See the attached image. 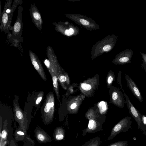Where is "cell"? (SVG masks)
Returning a JSON list of instances; mask_svg holds the SVG:
<instances>
[{
    "label": "cell",
    "instance_id": "cell-6",
    "mask_svg": "<svg viewBox=\"0 0 146 146\" xmlns=\"http://www.w3.org/2000/svg\"><path fill=\"white\" fill-rule=\"evenodd\" d=\"M126 98L125 102L128 109L129 113L133 117L137 123L138 129H140L143 133L146 135V128L143 124L141 118V114L135 108L131 102L128 96L123 91Z\"/></svg>",
    "mask_w": 146,
    "mask_h": 146
},
{
    "label": "cell",
    "instance_id": "cell-19",
    "mask_svg": "<svg viewBox=\"0 0 146 146\" xmlns=\"http://www.w3.org/2000/svg\"><path fill=\"white\" fill-rule=\"evenodd\" d=\"M81 86L83 90L86 91L89 90L92 88L90 85L85 83H82L81 84Z\"/></svg>",
    "mask_w": 146,
    "mask_h": 146
},
{
    "label": "cell",
    "instance_id": "cell-5",
    "mask_svg": "<svg viewBox=\"0 0 146 146\" xmlns=\"http://www.w3.org/2000/svg\"><path fill=\"white\" fill-rule=\"evenodd\" d=\"M56 29L62 35L68 36L77 35L80 29L73 24L68 22L58 23L55 25Z\"/></svg>",
    "mask_w": 146,
    "mask_h": 146
},
{
    "label": "cell",
    "instance_id": "cell-9",
    "mask_svg": "<svg viewBox=\"0 0 146 146\" xmlns=\"http://www.w3.org/2000/svg\"><path fill=\"white\" fill-rule=\"evenodd\" d=\"M30 58L34 68L42 78L44 81L47 80L46 76L41 63L36 54L31 51H29Z\"/></svg>",
    "mask_w": 146,
    "mask_h": 146
},
{
    "label": "cell",
    "instance_id": "cell-14",
    "mask_svg": "<svg viewBox=\"0 0 146 146\" xmlns=\"http://www.w3.org/2000/svg\"><path fill=\"white\" fill-rule=\"evenodd\" d=\"M101 143L100 137L97 136L86 142L81 146H100Z\"/></svg>",
    "mask_w": 146,
    "mask_h": 146
},
{
    "label": "cell",
    "instance_id": "cell-26",
    "mask_svg": "<svg viewBox=\"0 0 146 146\" xmlns=\"http://www.w3.org/2000/svg\"><path fill=\"white\" fill-rule=\"evenodd\" d=\"M142 67L146 72V61H145V63L142 65Z\"/></svg>",
    "mask_w": 146,
    "mask_h": 146
},
{
    "label": "cell",
    "instance_id": "cell-12",
    "mask_svg": "<svg viewBox=\"0 0 146 146\" xmlns=\"http://www.w3.org/2000/svg\"><path fill=\"white\" fill-rule=\"evenodd\" d=\"M30 13L33 23L36 27L41 30L42 20L39 11L34 5H32L31 6Z\"/></svg>",
    "mask_w": 146,
    "mask_h": 146
},
{
    "label": "cell",
    "instance_id": "cell-16",
    "mask_svg": "<svg viewBox=\"0 0 146 146\" xmlns=\"http://www.w3.org/2000/svg\"><path fill=\"white\" fill-rule=\"evenodd\" d=\"M51 75L52 78L53 88L58 98V100L59 92L58 90V83L57 81L58 78L57 76L54 74H51Z\"/></svg>",
    "mask_w": 146,
    "mask_h": 146
},
{
    "label": "cell",
    "instance_id": "cell-21",
    "mask_svg": "<svg viewBox=\"0 0 146 146\" xmlns=\"http://www.w3.org/2000/svg\"><path fill=\"white\" fill-rule=\"evenodd\" d=\"M7 135V131L3 129L2 131L1 134L0 135V138L1 137L2 139H4L6 138Z\"/></svg>",
    "mask_w": 146,
    "mask_h": 146
},
{
    "label": "cell",
    "instance_id": "cell-2",
    "mask_svg": "<svg viewBox=\"0 0 146 146\" xmlns=\"http://www.w3.org/2000/svg\"><path fill=\"white\" fill-rule=\"evenodd\" d=\"M65 16L87 30L92 31L100 29L99 26L94 20L86 16L79 14L70 13L65 14Z\"/></svg>",
    "mask_w": 146,
    "mask_h": 146
},
{
    "label": "cell",
    "instance_id": "cell-28",
    "mask_svg": "<svg viewBox=\"0 0 146 146\" xmlns=\"http://www.w3.org/2000/svg\"><path fill=\"white\" fill-rule=\"evenodd\" d=\"M17 133L18 134H21V135H23L24 134V133L23 132H21V131H19Z\"/></svg>",
    "mask_w": 146,
    "mask_h": 146
},
{
    "label": "cell",
    "instance_id": "cell-10",
    "mask_svg": "<svg viewBox=\"0 0 146 146\" xmlns=\"http://www.w3.org/2000/svg\"><path fill=\"white\" fill-rule=\"evenodd\" d=\"M13 111L16 120L20 125H24L26 121V115L20 108L17 97L13 100Z\"/></svg>",
    "mask_w": 146,
    "mask_h": 146
},
{
    "label": "cell",
    "instance_id": "cell-27",
    "mask_svg": "<svg viewBox=\"0 0 146 146\" xmlns=\"http://www.w3.org/2000/svg\"><path fill=\"white\" fill-rule=\"evenodd\" d=\"M76 103H73L71 105L70 108L72 109H74L76 107Z\"/></svg>",
    "mask_w": 146,
    "mask_h": 146
},
{
    "label": "cell",
    "instance_id": "cell-13",
    "mask_svg": "<svg viewBox=\"0 0 146 146\" xmlns=\"http://www.w3.org/2000/svg\"><path fill=\"white\" fill-rule=\"evenodd\" d=\"M35 133L36 139L40 142L45 143L51 141L50 137L42 130L36 129Z\"/></svg>",
    "mask_w": 146,
    "mask_h": 146
},
{
    "label": "cell",
    "instance_id": "cell-3",
    "mask_svg": "<svg viewBox=\"0 0 146 146\" xmlns=\"http://www.w3.org/2000/svg\"><path fill=\"white\" fill-rule=\"evenodd\" d=\"M54 110V99L53 93L50 92L46 97L43 109V116L46 123L50 122L53 118Z\"/></svg>",
    "mask_w": 146,
    "mask_h": 146
},
{
    "label": "cell",
    "instance_id": "cell-18",
    "mask_svg": "<svg viewBox=\"0 0 146 146\" xmlns=\"http://www.w3.org/2000/svg\"><path fill=\"white\" fill-rule=\"evenodd\" d=\"M129 58L126 56L120 57L118 60L119 62L121 63H125L129 62Z\"/></svg>",
    "mask_w": 146,
    "mask_h": 146
},
{
    "label": "cell",
    "instance_id": "cell-23",
    "mask_svg": "<svg viewBox=\"0 0 146 146\" xmlns=\"http://www.w3.org/2000/svg\"><path fill=\"white\" fill-rule=\"evenodd\" d=\"M66 80V77L64 75L60 76L59 78L60 81L61 82H65Z\"/></svg>",
    "mask_w": 146,
    "mask_h": 146
},
{
    "label": "cell",
    "instance_id": "cell-8",
    "mask_svg": "<svg viewBox=\"0 0 146 146\" xmlns=\"http://www.w3.org/2000/svg\"><path fill=\"white\" fill-rule=\"evenodd\" d=\"M23 8L20 6L19 8L17 18L16 22L12 29L11 36L14 39L19 40L21 35V32L23 27L22 21Z\"/></svg>",
    "mask_w": 146,
    "mask_h": 146
},
{
    "label": "cell",
    "instance_id": "cell-25",
    "mask_svg": "<svg viewBox=\"0 0 146 146\" xmlns=\"http://www.w3.org/2000/svg\"><path fill=\"white\" fill-rule=\"evenodd\" d=\"M113 78L112 76H110L108 79V83L110 84L113 81Z\"/></svg>",
    "mask_w": 146,
    "mask_h": 146
},
{
    "label": "cell",
    "instance_id": "cell-22",
    "mask_svg": "<svg viewBox=\"0 0 146 146\" xmlns=\"http://www.w3.org/2000/svg\"><path fill=\"white\" fill-rule=\"evenodd\" d=\"M141 118L143 124L146 128V115L141 114Z\"/></svg>",
    "mask_w": 146,
    "mask_h": 146
},
{
    "label": "cell",
    "instance_id": "cell-20",
    "mask_svg": "<svg viewBox=\"0 0 146 146\" xmlns=\"http://www.w3.org/2000/svg\"><path fill=\"white\" fill-rule=\"evenodd\" d=\"M44 92H40L36 100V104L38 105L39 104L42 99V97L44 95Z\"/></svg>",
    "mask_w": 146,
    "mask_h": 146
},
{
    "label": "cell",
    "instance_id": "cell-29",
    "mask_svg": "<svg viewBox=\"0 0 146 146\" xmlns=\"http://www.w3.org/2000/svg\"><path fill=\"white\" fill-rule=\"evenodd\" d=\"M10 146H15L13 144H12L11 143V145H10Z\"/></svg>",
    "mask_w": 146,
    "mask_h": 146
},
{
    "label": "cell",
    "instance_id": "cell-1",
    "mask_svg": "<svg viewBox=\"0 0 146 146\" xmlns=\"http://www.w3.org/2000/svg\"><path fill=\"white\" fill-rule=\"evenodd\" d=\"M113 36L112 35H108L94 44L92 47V57L95 58L110 51L114 43Z\"/></svg>",
    "mask_w": 146,
    "mask_h": 146
},
{
    "label": "cell",
    "instance_id": "cell-24",
    "mask_svg": "<svg viewBox=\"0 0 146 146\" xmlns=\"http://www.w3.org/2000/svg\"><path fill=\"white\" fill-rule=\"evenodd\" d=\"M100 105L102 106V109L103 110H105L106 109V107L104 102H101Z\"/></svg>",
    "mask_w": 146,
    "mask_h": 146
},
{
    "label": "cell",
    "instance_id": "cell-11",
    "mask_svg": "<svg viewBox=\"0 0 146 146\" xmlns=\"http://www.w3.org/2000/svg\"><path fill=\"white\" fill-rule=\"evenodd\" d=\"M127 86L133 95L141 102L143 101V97L139 90L136 83L128 75L125 74Z\"/></svg>",
    "mask_w": 146,
    "mask_h": 146
},
{
    "label": "cell",
    "instance_id": "cell-4",
    "mask_svg": "<svg viewBox=\"0 0 146 146\" xmlns=\"http://www.w3.org/2000/svg\"><path fill=\"white\" fill-rule=\"evenodd\" d=\"M131 123L130 117L127 116L125 117L113 127L107 139L111 140L118 134L128 131L130 128Z\"/></svg>",
    "mask_w": 146,
    "mask_h": 146
},
{
    "label": "cell",
    "instance_id": "cell-7",
    "mask_svg": "<svg viewBox=\"0 0 146 146\" xmlns=\"http://www.w3.org/2000/svg\"><path fill=\"white\" fill-rule=\"evenodd\" d=\"M51 48H47V53L48 60L46 59L44 63L50 75L54 74L57 76L58 63L56 57Z\"/></svg>",
    "mask_w": 146,
    "mask_h": 146
},
{
    "label": "cell",
    "instance_id": "cell-15",
    "mask_svg": "<svg viewBox=\"0 0 146 146\" xmlns=\"http://www.w3.org/2000/svg\"><path fill=\"white\" fill-rule=\"evenodd\" d=\"M65 131L62 127H58L55 130L54 137L57 140H62L64 137Z\"/></svg>",
    "mask_w": 146,
    "mask_h": 146
},
{
    "label": "cell",
    "instance_id": "cell-17",
    "mask_svg": "<svg viewBox=\"0 0 146 146\" xmlns=\"http://www.w3.org/2000/svg\"><path fill=\"white\" fill-rule=\"evenodd\" d=\"M128 142L119 141L110 144L108 146H128Z\"/></svg>",
    "mask_w": 146,
    "mask_h": 146
}]
</instances>
